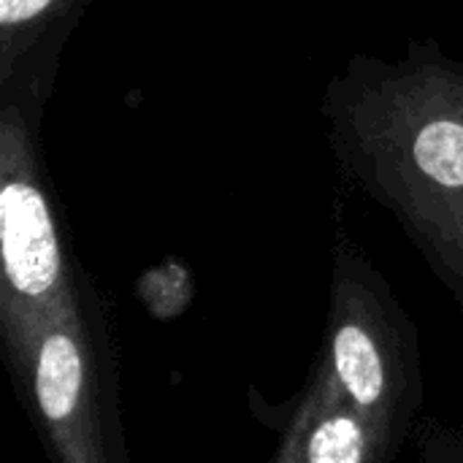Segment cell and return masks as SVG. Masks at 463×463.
<instances>
[{
    "instance_id": "3",
    "label": "cell",
    "mask_w": 463,
    "mask_h": 463,
    "mask_svg": "<svg viewBox=\"0 0 463 463\" xmlns=\"http://www.w3.org/2000/svg\"><path fill=\"white\" fill-rule=\"evenodd\" d=\"M312 369L404 445L412 442L426 402L418 328L345 222L342 198H334L328 309Z\"/></svg>"
},
{
    "instance_id": "2",
    "label": "cell",
    "mask_w": 463,
    "mask_h": 463,
    "mask_svg": "<svg viewBox=\"0 0 463 463\" xmlns=\"http://www.w3.org/2000/svg\"><path fill=\"white\" fill-rule=\"evenodd\" d=\"M0 350L49 463H130L111 309L92 277L54 312L0 331Z\"/></svg>"
},
{
    "instance_id": "7",
    "label": "cell",
    "mask_w": 463,
    "mask_h": 463,
    "mask_svg": "<svg viewBox=\"0 0 463 463\" xmlns=\"http://www.w3.org/2000/svg\"><path fill=\"white\" fill-rule=\"evenodd\" d=\"M412 445L418 463H463V431L442 420H420Z\"/></svg>"
},
{
    "instance_id": "6",
    "label": "cell",
    "mask_w": 463,
    "mask_h": 463,
    "mask_svg": "<svg viewBox=\"0 0 463 463\" xmlns=\"http://www.w3.org/2000/svg\"><path fill=\"white\" fill-rule=\"evenodd\" d=\"M92 0H0V103L43 122L65 46Z\"/></svg>"
},
{
    "instance_id": "1",
    "label": "cell",
    "mask_w": 463,
    "mask_h": 463,
    "mask_svg": "<svg viewBox=\"0 0 463 463\" xmlns=\"http://www.w3.org/2000/svg\"><path fill=\"white\" fill-rule=\"evenodd\" d=\"M320 117L342 184L399 222L463 309V57L434 35L399 57L355 52Z\"/></svg>"
},
{
    "instance_id": "4",
    "label": "cell",
    "mask_w": 463,
    "mask_h": 463,
    "mask_svg": "<svg viewBox=\"0 0 463 463\" xmlns=\"http://www.w3.org/2000/svg\"><path fill=\"white\" fill-rule=\"evenodd\" d=\"M41 136L43 122L0 103V331L54 312L90 277L73 252Z\"/></svg>"
},
{
    "instance_id": "5",
    "label": "cell",
    "mask_w": 463,
    "mask_h": 463,
    "mask_svg": "<svg viewBox=\"0 0 463 463\" xmlns=\"http://www.w3.org/2000/svg\"><path fill=\"white\" fill-rule=\"evenodd\" d=\"M404 442L361 412L317 369L288 407L269 463H396Z\"/></svg>"
}]
</instances>
